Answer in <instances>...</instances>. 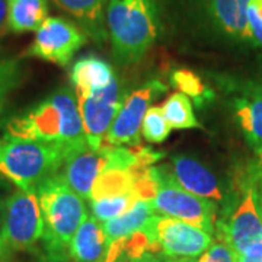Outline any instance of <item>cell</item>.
<instances>
[{
  "instance_id": "cell-1",
  "label": "cell",
  "mask_w": 262,
  "mask_h": 262,
  "mask_svg": "<svg viewBox=\"0 0 262 262\" xmlns=\"http://www.w3.org/2000/svg\"><path fill=\"white\" fill-rule=\"evenodd\" d=\"M6 134L27 140L57 143L75 150L89 144L77 105V96L61 88L47 99L6 124Z\"/></svg>"
},
{
  "instance_id": "cell-2",
  "label": "cell",
  "mask_w": 262,
  "mask_h": 262,
  "mask_svg": "<svg viewBox=\"0 0 262 262\" xmlns=\"http://www.w3.org/2000/svg\"><path fill=\"white\" fill-rule=\"evenodd\" d=\"M106 31L113 53L122 64L144 56L159 35V6L156 0H108Z\"/></svg>"
},
{
  "instance_id": "cell-3",
  "label": "cell",
  "mask_w": 262,
  "mask_h": 262,
  "mask_svg": "<svg viewBox=\"0 0 262 262\" xmlns=\"http://www.w3.org/2000/svg\"><path fill=\"white\" fill-rule=\"evenodd\" d=\"M69 151L57 143L27 140L5 133L0 137V173L18 189L37 188L60 172Z\"/></svg>"
},
{
  "instance_id": "cell-4",
  "label": "cell",
  "mask_w": 262,
  "mask_h": 262,
  "mask_svg": "<svg viewBox=\"0 0 262 262\" xmlns=\"http://www.w3.org/2000/svg\"><path fill=\"white\" fill-rule=\"evenodd\" d=\"M44 219V249L67 251L76 230L86 219L83 198L76 194L57 172L37 187Z\"/></svg>"
},
{
  "instance_id": "cell-5",
  "label": "cell",
  "mask_w": 262,
  "mask_h": 262,
  "mask_svg": "<svg viewBox=\"0 0 262 262\" xmlns=\"http://www.w3.org/2000/svg\"><path fill=\"white\" fill-rule=\"evenodd\" d=\"M153 175L158 185L151 200L155 211L198 226L207 233L214 234L217 210L211 200L194 195L184 189L168 166H153Z\"/></svg>"
},
{
  "instance_id": "cell-6",
  "label": "cell",
  "mask_w": 262,
  "mask_h": 262,
  "mask_svg": "<svg viewBox=\"0 0 262 262\" xmlns=\"http://www.w3.org/2000/svg\"><path fill=\"white\" fill-rule=\"evenodd\" d=\"M2 229L10 252L35 248L44 236V219L37 188L18 189L3 203Z\"/></svg>"
},
{
  "instance_id": "cell-7",
  "label": "cell",
  "mask_w": 262,
  "mask_h": 262,
  "mask_svg": "<svg viewBox=\"0 0 262 262\" xmlns=\"http://www.w3.org/2000/svg\"><path fill=\"white\" fill-rule=\"evenodd\" d=\"M147 230L160 252L170 258H196L213 242V234L168 215H153Z\"/></svg>"
},
{
  "instance_id": "cell-8",
  "label": "cell",
  "mask_w": 262,
  "mask_h": 262,
  "mask_svg": "<svg viewBox=\"0 0 262 262\" xmlns=\"http://www.w3.org/2000/svg\"><path fill=\"white\" fill-rule=\"evenodd\" d=\"M86 41V34L76 24L60 16H53L46 19L38 28L34 42L27 50V56L67 66Z\"/></svg>"
},
{
  "instance_id": "cell-9",
  "label": "cell",
  "mask_w": 262,
  "mask_h": 262,
  "mask_svg": "<svg viewBox=\"0 0 262 262\" xmlns=\"http://www.w3.org/2000/svg\"><path fill=\"white\" fill-rule=\"evenodd\" d=\"M76 96L86 140L91 147L102 149L105 137L124 102L121 88L117 77L105 89L96 94Z\"/></svg>"
},
{
  "instance_id": "cell-10",
  "label": "cell",
  "mask_w": 262,
  "mask_h": 262,
  "mask_svg": "<svg viewBox=\"0 0 262 262\" xmlns=\"http://www.w3.org/2000/svg\"><path fill=\"white\" fill-rule=\"evenodd\" d=\"M166 91V86L158 80L141 86L131 92L122 102L113 125L108 131L103 146H131L137 144L140 137L141 124L150 108V102Z\"/></svg>"
},
{
  "instance_id": "cell-11",
  "label": "cell",
  "mask_w": 262,
  "mask_h": 262,
  "mask_svg": "<svg viewBox=\"0 0 262 262\" xmlns=\"http://www.w3.org/2000/svg\"><path fill=\"white\" fill-rule=\"evenodd\" d=\"M215 229L225 234L237 255L255 242L261 241L262 222L256 204V188H248L229 222L215 225Z\"/></svg>"
},
{
  "instance_id": "cell-12",
  "label": "cell",
  "mask_w": 262,
  "mask_h": 262,
  "mask_svg": "<svg viewBox=\"0 0 262 262\" xmlns=\"http://www.w3.org/2000/svg\"><path fill=\"white\" fill-rule=\"evenodd\" d=\"M106 158L103 149H94L86 144L69 151L58 173L76 194L83 200H91L92 188L103 170Z\"/></svg>"
},
{
  "instance_id": "cell-13",
  "label": "cell",
  "mask_w": 262,
  "mask_h": 262,
  "mask_svg": "<svg viewBox=\"0 0 262 262\" xmlns=\"http://www.w3.org/2000/svg\"><path fill=\"white\" fill-rule=\"evenodd\" d=\"M172 173L181 187L194 195L220 201L223 198L214 173L198 160L178 155L172 159Z\"/></svg>"
},
{
  "instance_id": "cell-14",
  "label": "cell",
  "mask_w": 262,
  "mask_h": 262,
  "mask_svg": "<svg viewBox=\"0 0 262 262\" xmlns=\"http://www.w3.org/2000/svg\"><path fill=\"white\" fill-rule=\"evenodd\" d=\"M252 0H207V12L219 31L232 38L251 39L248 10Z\"/></svg>"
},
{
  "instance_id": "cell-15",
  "label": "cell",
  "mask_w": 262,
  "mask_h": 262,
  "mask_svg": "<svg viewBox=\"0 0 262 262\" xmlns=\"http://www.w3.org/2000/svg\"><path fill=\"white\" fill-rule=\"evenodd\" d=\"M67 251L75 262H105L108 245L102 223L95 215H86Z\"/></svg>"
},
{
  "instance_id": "cell-16",
  "label": "cell",
  "mask_w": 262,
  "mask_h": 262,
  "mask_svg": "<svg viewBox=\"0 0 262 262\" xmlns=\"http://www.w3.org/2000/svg\"><path fill=\"white\" fill-rule=\"evenodd\" d=\"M115 79L114 70L105 60L86 56L72 67V83L76 95H92L105 89Z\"/></svg>"
},
{
  "instance_id": "cell-17",
  "label": "cell",
  "mask_w": 262,
  "mask_h": 262,
  "mask_svg": "<svg viewBox=\"0 0 262 262\" xmlns=\"http://www.w3.org/2000/svg\"><path fill=\"white\" fill-rule=\"evenodd\" d=\"M57 8L67 12L82 25L95 41H105L108 37L105 22V5L108 0H53Z\"/></svg>"
},
{
  "instance_id": "cell-18",
  "label": "cell",
  "mask_w": 262,
  "mask_h": 262,
  "mask_svg": "<svg viewBox=\"0 0 262 262\" xmlns=\"http://www.w3.org/2000/svg\"><path fill=\"white\" fill-rule=\"evenodd\" d=\"M153 215H155V210L151 206V201L139 200L124 214L102 223L103 232L106 236V245L110 246L124 237L137 233L139 230L146 227Z\"/></svg>"
},
{
  "instance_id": "cell-19",
  "label": "cell",
  "mask_w": 262,
  "mask_h": 262,
  "mask_svg": "<svg viewBox=\"0 0 262 262\" xmlns=\"http://www.w3.org/2000/svg\"><path fill=\"white\" fill-rule=\"evenodd\" d=\"M47 15V0H8V29L15 34L37 32Z\"/></svg>"
},
{
  "instance_id": "cell-20",
  "label": "cell",
  "mask_w": 262,
  "mask_h": 262,
  "mask_svg": "<svg viewBox=\"0 0 262 262\" xmlns=\"http://www.w3.org/2000/svg\"><path fill=\"white\" fill-rule=\"evenodd\" d=\"M146 170V169H144ZM143 172V170H140ZM134 170H125V169L117 168H103L101 175L98 177L95 182L92 192H91V200H99L105 196L120 195L125 192H133V184L137 173Z\"/></svg>"
},
{
  "instance_id": "cell-21",
  "label": "cell",
  "mask_w": 262,
  "mask_h": 262,
  "mask_svg": "<svg viewBox=\"0 0 262 262\" xmlns=\"http://www.w3.org/2000/svg\"><path fill=\"white\" fill-rule=\"evenodd\" d=\"M236 117L245 136L258 150L262 147V96L236 101Z\"/></svg>"
},
{
  "instance_id": "cell-22",
  "label": "cell",
  "mask_w": 262,
  "mask_h": 262,
  "mask_svg": "<svg viewBox=\"0 0 262 262\" xmlns=\"http://www.w3.org/2000/svg\"><path fill=\"white\" fill-rule=\"evenodd\" d=\"M162 111L173 130H191L200 127L192 111V103L188 96L181 92L170 95L162 105Z\"/></svg>"
},
{
  "instance_id": "cell-23",
  "label": "cell",
  "mask_w": 262,
  "mask_h": 262,
  "mask_svg": "<svg viewBox=\"0 0 262 262\" xmlns=\"http://www.w3.org/2000/svg\"><path fill=\"white\" fill-rule=\"evenodd\" d=\"M170 80L181 94L191 98L198 106H203L213 98V92L203 83V80L194 72L188 69L175 70L170 75Z\"/></svg>"
},
{
  "instance_id": "cell-24",
  "label": "cell",
  "mask_w": 262,
  "mask_h": 262,
  "mask_svg": "<svg viewBox=\"0 0 262 262\" xmlns=\"http://www.w3.org/2000/svg\"><path fill=\"white\" fill-rule=\"evenodd\" d=\"M137 201H139V198L134 195V192H125V194H120V195L94 200V201H91V210H92V214L101 223H105V222L113 220L115 217L124 214L125 211H128Z\"/></svg>"
},
{
  "instance_id": "cell-25",
  "label": "cell",
  "mask_w": 262,
  "mask_h": 262,
  "mask_svg": "<svg viewBox=\"0 0 262 262\" xmlns=\"http://www.w3.org/2000/svg\"><path fill=\"white\" fill-rule=\"evenodd\" d=\"M22 80V67L18 58L0 56V122L5 114L10 92H13Z\"/></svg>"
},
{
  "instance_id": "cell-26",
  "label": "cell",
  "mask_w": 262,
  "mask_h": 262,
  "mask_svg": "<svg viewBox=\"0 0 262 262\" xmlns=\"http://www.w3.org/2000/svg\"><path fill=\"white\" fill-rule=\"evenodd\" d=\"M170 130L172 128L163 115L162 106H150L141 124V133L144 139L149 143L159 144L168 139Z\"/></svg>"
},
{
  "instance_id": "cell-27",
  "label": "cell",
  "mask_w": 262,
  "mask_h": 262,
  "mask_svg": "<svg viewBox=\"0 0 262 262\" xmlns=\"http://www.w3.org/2000/svg\"><path fill=\"white\" fill-rule=\"evenodd\" d=\"M237 258L239 255L227 241V237L219 229H215L213 242L198 256L196 262H237Z\"/></svg>"
},
{
  "instance_id": "cell-28",
  "label": "cell",
  "mask_w": 262,
  "mask_h": 262,
  "mask_svg": "<svg viewBox=\"0 0 262 262\" xmlns=\"http://www.w3.org/2000/svg\"><path fill=\"white\" fill-rule=\"evenodd\" d=\"M248 24L251 39L262 46V0H252L248 10Z\"/></svg>"
},
{
  "instance_id": "cell-29",
  "label": "cell",
  "mask_w": 262,
  "mask_h": 262,
  "mask_svg": "<svg viewBox=\"0 0 262 262\" xmlns=\"http://www.w3.org/2000/svg\"><path fill=\"white\" fill-rule=\"evenodd\" d=\"M237 262H262V239L246 248L239 255Z\"/></svg>"
},
{
  "instance_id": "cell-30",
  "label": "cell",
  "mask_w": 262,
  "mask_h": 262,
  "mask_svg": "<svg viewBox=\"0 0 262 262\" xmlns=\"http://www.w3.org/2000/svg\"><path fill=\"white\" fill-rule=\"evenodd\" d=\"M131 262H196L194 258H170L163 253H146L141 258Z\"/></svg>"
},
{
  "instance_id": "cell-31",
  "label": "cell",
  "mask_w": 262,
  "mask_h": 262,
  "mask_svg": "<svg viewBox=\"0 0 262 262\" xmlns=\"http://www.w3.org/2000/svg\"><path fill=\"white\" fill-rule=\"evenodd\" d=\"M39 262H75L70 255H67V251L60 249H46V252L41 255Z\"/></svg>"
},
{
  "instance_id": "cell-32",
  "label": "cell",
  "mask_w": 262,
  "mask_h": 262,
  "mask_svg": "<svg viewBox=\"0 0 262 262\" xmlns=\"http://www.w3.org/2000/svg\"><path fill=\"white\" fill-rule=\"evenodd\" d=\"M8 29V0H0V34Z\"/></svg>"
},
{
  "instance_id": "cell-33",
  "label": "cell",
  "mask_w": 262,
  "mask_h": 262,
  "mask_svg": "<svg viewBox=\"0 0 262 262\" xmlns=\"http://www.w3.org/2000/svg\"><path fill=\"white\" fill-rule=\"evenodd\" d=\"M2 207L3 204L0 206V259H3L8 253L10 252L8 249V246L5 244V239H3V229H2Z\"/></svg>"
},
{
  "instance_id": "cell-34",
  "label": "cell",
  "mask_w": 262,
  "mask_h": 262,
  "mask_svg": "<svg viewBox=\"0 0 262 262\" xmlns=\"http://www.w3.org/2000/svg\"><path fill=\"white\" fill-rule=\"evenodd\" d=\"M256 204H258V211H259L262 222V188L261 189H256Z\"/></svg>"
},
{
  "instance_id": "cell-35",
  "label": "cell",
  "mask_w": 262,
  "mask_h": 262,
  "mask_svg": "<svg viewBox=\"0 0 262 262\" xmlns=\"http://www.w3.org/2000/svg\"><path fill=\"white\" fill-rule=\"evenodd\" d=\"M256 155H258V160H259V168L262 170V147L256 150Z\"/></svg>"
},
{
  "instance_id": "cell-36",
  "label": "cell",
  "mask_w": 262,
  "mask_h": 262,
  "mask_svg": "<svg viewBox=\"0 0 262 262\" xmlns=\"http://www.w3.org/2000/svg\"><path fill=\"white\" fill-rule=\"evenodd\" d=\"M0 262H2V261H0Z\"/></svg>"
}]
</instances>
